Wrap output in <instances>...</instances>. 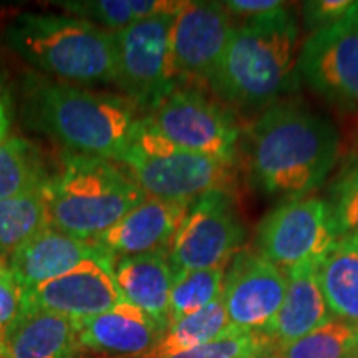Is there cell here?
Returning a JSON list of instances; mask_svg holds the SVG:
<instances>
[{
	"label": "cell",
	"instance_id": "obj_1",
	"mask_svg": "<svg viewBox=\"0 0 358 358\" xmlns=\"http://www.w3.org/2000/svg\"><path fill=\"white\" fill-rule=\"evenodd\" d=\"M239 150L250 185L262 194L295 199L327 181L340 138L329 120L303 103L280 100L244 128Z\"/></svg>",
	"mask_w": 358,
	"mask_h": 358
},
{
	"label": "cell",
	"instance_id": "obj_2",
	"mask_svg": "<svg viewBox=\"0 0 358 358\" xmlns=\"http://www.w3.org/2000/svg\"><path fill=\"white\" fill-rule=\"evenodd\" d=\"M22 115L27 127L69 153L113 163L122 161L145 116L128 98L42 75L24 80Z\"/></svg>",
	"mask_w": 358,
	"mask_h": 358
},
{
	"label": "cell",
	"instance_id": "obj_3",
	"mask_svg": "<svg viewBox=\"0 0 358 358\" xmlns=\"http://www.w3.org/2000/svg\"><path fill=\"white\" fill-rule=\"evenodd\" d=\"M299 24L289 7L236 25L209 87L226 105L264 111L299 87Z\"/></svg>",
	"mask_w": 358,
	"mask_h": 358
},
{
	"label": "cell",
	"instance_id": "obj_4",
	"mask_svg": "<svg viewBox=\"0 0 358 358\" xmlns=\"http://www.w3.org/2000/svg\"><path fill=\"white\" fill-rule=\"evenodd\" d=\"M50 226L92 243L146 199L127 169L113 161L64 151L43 186Z\"/></svg>",
	"mask_w": 358,
	"mask_h": 358
},
{
	"label": "cell",
	"instance_id": "obj_5",
	"mask_svg": "<svg viewBox=\"0 0 358 358\" xmlns=\"http://www.w3.org/2000/svg\"><path fill=\"white\" fill-rule=\"evenodd\" d=\"M22 60L60 82L115 83V34L78 17L24 12L3 30Z\"/></svg>",
	"mask_w": 358,
	"mask_h": 358
},
{
	"label": "cell",
	"instance_id": "obj_6",
	"mask_svg": "<svg viewBox=\"0 0 358 358\" xmlns=\"http://www.w3.org/2000/svg\"><path fill=\"white\" fill-rule=\"evenodd\" d=\"M118 164L151 198L194 203L211 191H232L237 163L182 150L148 128L143 116L131 146Z\"/></svg>",
	"mask_w": 358,
	"mask_h": 358
},
{
	"label": "cell",
	"instance_id": "obj_7",
	"mask_svg": "<svg viewBox=\"0 0 358 358\" xmlns=\"http://www.w3.org/2000/svg\"><path fill=\"white\" fill-rule=\"evenodd\" d=\"M151 131L171 145L237 163L241 127L229 110L196 87H176L145 115Z\"/></svg>",
	"mask_w": 358,
	"mask_h": 358
},
{
	"label": "cell",
	"instance_id": "obj_8",
	"mask_svg": "<svg viewBox=\"0 0 358 358\" xmlns=\"http://www.w3.org/2000/svg\"><path fill=\"white\" fill-rule=\"evenodd\" d=\"M173 19L153 17L115 32V85L141 113L176 88L169 55Z\"/></svg>",
	"mask_w": 358,
	"mask_h": 358
},
{
	"label": "cell",
	"instance_id": "obj_9",
	"mask_svg": "<svg viewBox=\"0 0 358 358\" xmlns=\"http://www.w3.org/2000/svg\"><path fill=\"white\" fill-rule=\"evenodd\" d=\"M245 227L231 191H211L191 203L169 248L173 272L226 267L243 249Z\"/></svg>",
	"mask_w": 358,
	"mask_h": 358
},
{
	"label": "cell",
	"instance_id": "obj_10",
	"mask_svg": "<svg viewBox=\"0 0 358 358\" xmlns=\"http://www.w3.org/2000/svg\"><path fill=\"white\" fill-rule=\"evenodd\" d=\"M338 237L327 199L303 196L285 199L264 216L256 232V250L287 271L306 262H319Z\"/></svg>",
	"mask_w": 358,
	"mask_h": 358
},
{
	"label": "cell",
	"instance_id": "obj_11",
	"mask_svg": "<svg viewBox=\"0 0 358 358\" xmlns=\"http://www.w3.org/2000/svg\"><path fill=\"white\" fill-rule=\"evenodd\" d=\"M297 71L329 103L343 110L358 108V2L343 20L308 35Z\"/></svg>",
	"mask_w": 358,
	"mask_h": 358
},
{
	"label": "cell",
	"instance_id": "obj_12",
	"mask_svg": "<svg viewBox=\"0 0 358 358\" xmlns=\"http://www.w3.org/2000/svg\"><path fill=\"white\" fill-rule=\"evenodd\" d=\"M224 2L186 0L174 15L169 55L176 87L209 85L236 25Z\"/></svg>",
	"mask_w": 358,
	"mask_h": 358
},
{
	"label": "cell",
	"instance_id": "obj_13",
	"mask_svg": "<svg viewBox=\"0 0 358 358\" xmlns=\"http://www.w3.org/2000/svg\"><path fill=\"white\" fill-rule=\"evenodd\" d=\"M287 292V277L257 250L241 249L224 271L222 301L229 324L264 334Z\"/></svg>",
	"mask_w": 358,
	"mask_h": 358
},
{
	"label": "cell",
	"instance_id": "obj_14",
	"mask_svg": "<svg viewBox=\"0 0 358 358\" xmlns=\"http://www.w3.org/2000/svg\"><path fill=\"white\" fill-rule=\"evenodd\" d=\"M122 301L111 264L100 256L24 292V308L53 312L71 320L100 315Z\"/></svg>",
	"mask_w": 358,
	"mask_h": 358
},
{
	"label": "cell",
	"instance_id": "obj_15",
	"mask_svg": "<svg viewBox=\"0 0 358 358\" xmlns=\"http://www.w3.org/2000/svg\"><path fill=\"white\" fill-rule=\"evenodd\" d=\"M189 206L191 203L146 196L122 221L90 244L110 264L123 257L169 249Z\"/></svg>",
	"mask_w": 358,
	"mask_h": 358
},
{
	"label": "cell",
	"instance_id": "obj_16",
	"mask_svg": "<svg viewBox=\"0 0 358 358\" xmlns=\"http://www.w3.org/2000/svg\"><path fill=\"white\" fill-rule=\"evenodd\" d=\"M77 327L83 350L101 358H143L164 334L158 322L124 299L100 315L77 320Z\"/></svg>",
	"mask_w": 358,
	"mask_h": 358
},
{
	"label": "cell",
	"instance_id": "obj_17",
	"mask_svg": "<svg viewBox=\"0 0 358 358\" xmlns=\"http://www.w3.org/2000/svg\"><path fill=\"white\" fill-rule=\"evenodd\" d=\"M317 266L319 262H306L284 271L287 277L285 299L262 334L271 352L306 337L334 319L322 295Z\"/></svg>",
	"mask_w": 358,
	"mask_h": 358
},
{
	"label": "cell",
	"instance_id": "obj_18",
	"mask_svg": "<svg viewBox=\"0 0 358 358\" xmlns=\"http://www.w3.org/2000/svg\"><path fill=\"white\" fill-rule=\"evenodd\" d=\"M98 256L96 249L87 241L48 226L13 254L8 267L25 292Z\"/></svg>",
	"mask_w": 358,
	"mask_h": 358
},
{
	"label": "cell",
	"instance_id": "obj_19",
	"mask_svg": "<svg viewBox=\"0 0 358 358\" xmlns=\"http://www.w3.org/2000/svg\"><path fill=\"white\" fill-rule=\"evenodd\" d=\"M82 350L77 320L24 308L3 340L0 358H78Z\"/></svg>",
	"mask_w": 358,
	"mask_h": 358
},
{
	"label": "cell",
	"instance_id": "obj_20",
	"mask_svg": "<svg viewBox=\"0 0 358 358\" xmlns=\"http://www.w3.org/2000/svg\"><path fill=\"white\" fill-rule=\"evenodd\" d=\"M111 271L124 301L141 308L166 330L174 280L169 249L118 259L111 264Z\"/></svg>",
	"mask_w": 358,
	"mask_h": 358
},
{
	"label": "cell",
	"instance_id": "obj_21",
	"mask_svg": "<svg viewBox=\"0 0 358 358\" xmlns=\"http://www.w3.org/2000/svg\"><path fill=\"white\" fill-rule=\"evenodd\" d=\"M317 279L334 319L358 327V236H340L319 261Z\"/></svg>",
	"mask_w": 358,
	"mask_h": 358
},
{
	"label": "cell",
	"instance_id": "obj_22",
	"mask_svg": "<svg viewBox=\"0 0 358 358\" xmlns=\"http://www.w3.org/2000/svg\"><path fill=\"white\" fill-rule=\"evenodd\" d=\"M182 3V0H73L58 2L57 6L71 13V17H78L115 34L134 22L176 15Z\"/></svg>",
	"mask_w": 358,
	"mask_h": 358
},
{
	"label": "cell",
	"instance_id": "obj_23",
	"mask_svg": "<svg viewBox=\"0 0 358 358\" xmlns=\"http://www.w3.org/2000/svg\"><path fill=\"white\" fill-rule=\"evenodd\" d=\"M50 174L34 143L19 136L0 140V201L42 189Z\"/></svg>",
	"mask_w": 358,
	"mask_h": 358
},
{
	"label": "cell",
	"instance_id": "obj_24",
	"mask_svg": "<svg viewBox=\"0 0 358 358\" xmlns=\"http://www.w3.org/2000/svg\"><path fill=\"white\" fill-rule=\"evenodd\" d=\"M222 292L203 310L169 325L153 350L143 358H174L217 338L229 329Z\"/></svg>",
	"mask_w": 358,
	"mask_h": 358
},
{
	"label": "cell",
	"instance_id": "obj_25",
	"mask_svg": "<svg viewBox=\"0 0 358 358\" xmlns=\"http://www.w3.org/2000/svg\"><path fill=\"white\" fill-rule=\"evenodd\" d=\"M48 226L50 217L43 187L0 201V261L8 264L22 245Z\"/></svg>",
	"mask_w": 358,
	"mask_h": 358
},
{
	"label": "cell",
	"instance_id": "obj_26",
	"mask_svg": "<svg viewBox=\"0 0 358 358\" xmlns=\"http://www.w3.org/2000/svg\"><path fill=\"white\" fill-rule=\"evenodd\" d=\"M358 350V327L332 319L306 337L271 353L275 358H350Z\"/></svg>",
	"mask_w": 358,
	"mask_h": 358
},
{
	"label": "cell",
	"instance_id": "obj_27",
	"mask_svg": "<svg viewBox=\"0 0 358 358\" xmlns=\"http://www.w3.org/2000/svg\"><path fill=\"white\" fill-rule=\"evenodd\" d=\"M224 271L226 267H214L174 274L169 301V325L203 310L216 301L222 292Z\"/></svg>",
	"mask_w": 358,
	"mask_h": 358
},
{
	"label": "cell",
	"instance_id": "obj_28",
	"mask_svg": "<svg viewBox=\"0 0 358 358\" xmlns=\"http://www.w3.org/2000/svg\"><path fill=\"white\" fill-rule=\"evenodd\" d=\"M327 203L338 236H358V158L343 164L334 178Z\"/></svg>",
	"mask_w": 358,
	"mask_h": 358
},
{
	"label": "cell",
	"instance_id": "obj_29",
	"mask_svg": "<svg viewBox=\"0 0 358 358\" xmlns=\"http://www.w3.org/2000/svg\"><path fill=\"white\" fill-rule=\"evenodd\" d=\"M271 352L262 334L229 327L217 338L174 358H259Z\"/></svg>",
	"mask_w": 358,
	"mask_h": 358
},
{
	"label": "cell",
	"instance_id": "obj_30",
	"mask_svg": "<svg viewBox=\"0 0 358 358\" xmlns=\"http://www.w3.org/2000/svg\"><path fill=\"white\" fill-rule=\"evenodd\" d=\"M24 310V290L7 262L0 261V348L8 330Z\"/></svg>",
	"mask_w": 358,
	"mask_h": 358
},
{
	"label": "cell",
	"instance_id": "obj_31",
	"mask_svg": "<svg viewBox=\"0 0 358 358\" xmlns=\"http://www.w3.org/2000/svg\"><path fill=\"white\" fill-rule=\"evenodd\" d=\"M357 2L353 0H312L302 3L303 24L310 32H319L322 29L343 20L353 10Z\"/></svg>",
	"mask_w": 358,
	"mask_h": 358
},
{
	"label": "cell",
	"instance_id": "obj_32",
	"mask_svg": "<svg viewBox=\"0 0 358 358\" xmlns=\"http://www.w3.org/2000/svg\"><path fill=\"white\" fill-rule=\"evenodd\" d=\"M224 6L232 15V19H243L248 22L280 10L287 3L279 2V0H227L224 2Z\"/></svg>",
	"mask_w": 358,
	"mask_h": 358
},
{
	"label": "cell",
	"instance_id": "obj_33",
	"mask_svg": "<svg viewBox=\"0 0 358 358\" xmlns=\"http://www.w3.org/2000/svg\"><path fill=\"white\" fill-rule=\"evenodd\" d=\"M12 124V101L8 93L6 78L0 71V140L8 136V129Z\"/></svg>",
	"mask_w": 358,
	"mask_h": 358
},
{
	"label": "cell",
	"instance_id": "obj_34",
	"mask_svg": "<svg viewBox=\"0 0 358 358\" xmlns=\"http://www.w3.org/2000/svg\"><path fill=\"white\" fill-rule=\"evenodd\" d=\"M78 358H101V357L93 355V353H90V352H87V353L82 352V353H80V357H78Z\"/></svg>",
	"mask_w": 358,
	"mask_h": 358
},
{
	"label": "cell",
	"instance_id": "obj_35",
	"mask_svg": "<svg viewBox=\"0 0 358 358\" xmlns=\"http://www.w3.org/2000/svg\"><path fill=\"white\" fill-rule=\"evenodd\" d=\"M259 358H275V357L272 355V353H266V355H262V357H259Z\"/></svg>",
	"mask_w": 358,
	"mask_h": 358
},
{
	"label": "cell",
	"instance_id": "obj_36",
	"mask_svg": "<svg viewBox=\"0 0 358 358\" xmlns=\"http://www.w3.org/2000/svg\"><path fill=\"white\" fill-rule=\"evenodd\" d=\"M350 358H358V350H357V352H355V353H353V355H352V357H350Z\"/></svg>",
	"mask_w": 358,
	"mask_h": 358
}]
</instances>
